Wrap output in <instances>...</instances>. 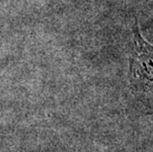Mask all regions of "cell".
Returning <instances> with one entry per match:
<instances>
[{"label":"cell","mask_w":153,"mask_h":152,"mask_svg":"<svg viewBox=\"0 0 153 152\" xmlns=\"http://www.w3.org/2000/svg\"><path fill=\"white\" fill-rule=\"evenodd\" d=\"M129 85L143 109L153 112V44L141 35L137 20L132 26L128 70Z\"/></svg>","instance_id":"6da1fadb"}]
</instances>
